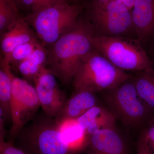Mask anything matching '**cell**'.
I'll list each match as a JSON object with an SVG mask.
<instances>
[{
	"label": "cell",
	"mask_w": 154,
	"mask_h": 154,
	"mask_svg": "<svg viewBox=\"0 0 154 154\" xmlns=\"http://www.w3.org/2000/svg\"><path fill=\"white\" fill-rule=\"evenodd\" d=\"M94 28L89 17H80L76 26L49 47L47 68L63 85L72 82L84 58L94 48Z\"/></svg>",
	"instance_id": "obj_1"
},
{
	"label": "cell",
	"mask_w": 154,
	"mask_h": 154,
	"mask_svg": "<svg viewBox=\"0 0 154 154\" xmlns=\"http://www.w3.org/2000/svg\"><path fill=\"white\" fill-rule=\"evenodd\" d=\"M82 6L61 0L52 5L31 12L24 18L42 45L49 47L78 24Z\"/></svg>",
	"instance_id": "obj_2"
},
{
	"label": "cell",
	"mask_w": 154,
	"mask_h": 154,
	"mask_svg": "<svg viewBox=\"0 0 154 154\" xmlns=\"http://www.w3.org/2000/svg\"><path fill=\"white\" fill-rule=\"evenodd\" d=\"M91 43L94 49L122 70L154 69L153 63L137 38L94 35Z\"/></svg>",
	"instance_id": "obj_3"
},
{
	"label": "cell",
	"mask_w": 154,
	"mask_h": 154,
	"mask_svg": "<svg viewBox=\"0 0 154 154\" xmlns=\"http://www.w3.org/2000/svg\"><path fill=\"white\" fill-rule=\"evenodd\" d=\"M131 77L93 48L80 64L72 86L75 91L96 94L115 88Z\"/></svg>",
	"instance_id": "obj_4"
},
{
	"label": "cell",
	"mask_w": 154,
	"mask_h": 154,
	"mask_svg": "<svg viewBox=\"0 0 154 154\" xmlns=\"http://www.w3.org/2000/svg\"><path fill=\"white\" fill-rule=\"evenodd\" d=\"M103 92L105 106L125 126L143 127L152 115L139 96L132 76Z\"/></svg>",
	"instance_id": "obj_5"
},
{
	"label": "cell",
	"mask_w": 154,
	"mask_h": 154,
	"mask_svg": "<svg viewBox=\"0 0 154 154\" xmlns=\"http://www.w3.org/2000/svg\"><path fill=\"white\" fill-rule=\"evenodd\" d=\"M19 146L28 154H74L62 136L54 118L38 119L17 135Z\"/></svg>",
	"instance_id": "obj_6"
},
{
	"label": "cell",
	"mask_w": 154,
	"mask_h": 154,
	"mask_svg": "<svg viewBox=\"0 0 154 154\" xmlns=\"http://www.w3.org/2000/svg\"><path fill=\"white\" fill-rule=\"evenodd\" d=\"M88 16L100 36H127L132 31L135 33L131 11L116 0L106 2L94 0Z\"/></svg>",
	"instance_id": "obj_7"
},
{
	"label": "cell",
	"mask_w": 154,
	"mask_h": 154,
	"mask_svg": "<svg viewBox=\"0 0 154 154\" xmlns=\"http://www.w3.org/2000/svg\"><path fill=\"white\" fill-rule=\"evenodd\" d=\"M8 72L12 83V126L10 134L16 137L28 124L40 107L34 86L24 79L16 76L11 66Z\"/></svg>",
	"instance_id": "obj_8"
},
{
	"label": "cell",
	"mask_w": 154,
	"mask_h": 154,
	"mask_svg": "<svg viewBox=\"0 0 154 154\" xmlns=\"http://www.w3.org/2000/svg\"><path fill=\"white\" fill-rule=\"evenodd\" d=\"M33 84L40 107L47 116L55 118L67 100L65 93L57 82L56 77L45 67L42 70Z\"/></svg>",
	"instance_id": "obj_9"
},
{
	"label": "cell",
	"mask_w": 154,
	"mask_h": 154,
	"mask_svg": "<svg viewBox=\"0 0 154 154\" xmlns=\"http://www.w3.org/2000/svg\"><path fill=\"white\" fill-rule=\"evenodd\" d=\"M85 149L88 154H129L128 144L116 128L95 131L88 137Z\"/></svg>",
	"instance_id": "obj_10"
},
{
	"label": "cell",
	"mask_w": 154,
	"mask_h": 154,
	"mask_svg": "<svg viewBox=\"0 0 154 154\" xmlns=\"http://www.w3.org/2000/svg\"><path fill=\"white\" fill-rule=\"evenodd\" d=\"M131 13L137 38L149 41L154 36V0H135Z\"/></svg>",
	"instance_id": "obj_11"
},
{
	"label": "cell",
	"mask_w": 154,
	"mask_h": 154,
	"mask_svg": "<svg viewBox=\"0 0 154 154\" xmlns=\"http://www.w3.org/2000/svg\"><path fill=\"white\" fill-rule=\"evenodd\" d=\"M38 39L36 33L24 18L20 17L10 28L1 34L2 56L6 57L21 45Z\"/></svg>",
	"instance_id": "obj_12"
},
{
	"label": "cell",
	"mask_w": 154,
	"mask_h": 154,
	"mask_svg": "<svg viewBox=\"0 0 154 154\" xmlns=\"http://www.w3.org/2000/svg\"><path fill=\"white\" fill-rule=\"evenodd\" d=\"M77 120L87 138L99 130L116 128V119L114 116L106 106L99 104L89 109Z\"/></svg>",
	"instance_id": "obj_13"
},
{
	"label": "cell",
	"mask_w": 154,
	"mask_h": 154,
	"mask_svg": "<svg viewBox=\"0 0 154 154\" xmlns=\"http://www.w3.org/2000/svg\"><path fill=\"white\" fill-rule=\"evenodd\" d=\"M99 104V99L95 93L87 91H75L74 94L67 100L62 110L54 119L57 121L65 119H77Z\"/></svg>",
	"instance_id": "obj_14"
},
{
	"label": "cell",
	"mask_w": 154,
	"mask_h": 154,
	"mask_svg": "<svg viewBox=\"0 0 154 154\" xmlns=\"http://www.w3.org/2000/svg\"><path fill=\"white\" fill-rule=\"evenodd\" d=\"M48 61V51L41 44L29 57L19 63L17 68L24 79L34 83L42 70L47 67Z\"/></svg>",
	"instance_id": "obj_15"
},
{
	"label": "cell",
	"mask_w": 154,
	"mask_h": 154,
	"mask_svg": "<svg viewBox=\"0 0 154 154\" xmlns=\"http://www.w3.org/2000/svg\"><path fill=\"white\" fill-rule=\"evenodd\" d=\"M57 122L63 137L74 152L85 149L88 138L77 119H65Z\"/></svg>",
	"instance_id": "obj_16"
},
{
	"label": "cell",
	"mask_w": 154,
	"mask_h": 154,
	"mask_svg": "<svg viewBox=\"0 0 154 154\" xmlns=\"http://www.w3.org/2000/svg\"><path fill=\"white\" fill-rule=\"evenodd\" d=\"M138 94L149 110L154 114V69L136 72L132 76Z\"/></svg>",
	"instance_id": "obj_17"
},
{
	"label": "cell",
	"mask_w": 154,
	"mask_h": 154,
	"mask_svg": "<svg viewBox=\"0 0 154 154\" xmlns=\"http://www.w3.org/2000/svg\"><path fill=\"white\" fill-rule=\"evenodd\" d=\"M9 63L1 57L0 62V111L6 120L12 121V83L8 72Z\"/></svg>",
	"instance_id": "obj_18"
},
{
	"label": "cell",
	"mask_w": 154,
	"mask_h": 154,
	"mask_svg": "<svg viewBox=\"0 0 154 154\" xmlns=\"http://www.w3.org/2000/svg\"><path fill=\"white\" fill-rule=\"evenodd\" d=\"M21 17L17 0H0V33L2 34Z\"/></svg>",
	"instance_id": "obj_19"
},
{
	"label": "cell",
	"mask_w": 154,
	"mask_h": 154,
	"mask_svg": "<svg viewBox=\"0 0 154 154\" xmlns=\"http://www.w3.org/2000/svg\"><path fill=\"white\" fill-rule=\"evenodd\" d=\"M41 44L38 39L24 43L14 48L6 57H2L9 63L10 66L14 64L17 66L19 63L29 57Z\"/></svg>",
	"instance_id": "obj_20"
},
{
	"label": "cell",
	"mask_w": 154,
	"mask_h": 154,
	"mask_svg": "<svg viewBox=\"0 0 154 154\" xmlns=\"http://www.w3.org/2000/svg\"><path fill=\"white\" fill-rule=\"evenodd\" d=\"M60 1L61 0H17L19 6L30 10V13L52 5Z\"/></svg>",
	"instance_id": "obj_21"
},
{
	"label": "cell",
	"mask_w": 154,
	"mask_h": 154,
	"mask_svg": "<svg viewBox=\"0 0 154 154\" xmlns=\"http://www.w3.org/2000/svg\"><path fill=\"white\" fill-rule=\"evenodd\" d=\"M140 135L145 140L150 151L154 154V114L143 126Z\"/></svg>",
	"instance_id": "obj_22"
},
{
	"label": "cell",
	"mask_w": 154,
	"mask_h": 154,
	"mask_svg": "<svg viewBox=\"0 0 154 154\" xmlns=\"http://www.w3.org/2000/svg\"><path fill=\"white\" fill-rule=\"evenodd\" d=\"M5 138L0 137V154H28L13 144L6 141Z\"/></svg>",
	"instance_id": "obj_23"
},
{
	"label": "cell",
	"mask_w": 154,
	"mask_h": 154,
	"mask_svg": "<svg viewBox=\"0 0 154 154\" xmlns=\"http://www.w3.org/2000/svg\"><path fill=\"white\" fill-rule=\"evenodd\" d=\"M136 154H152L149 150L145 140L141 135L137 143Z\"/></svg>",
	"instance_id": "obj_24"
},
{
	"label": "cell",
	"mask_w": 154,
	"mask_h": 154,
	"mask_svg": "<svg viewBox=\"0 0 154 154\" xmlns=\"http://www.w3.org/2000/svg\"><path fill=\"white\" fill-rule=\"evenodd\" d=\"M118 1L123 3L131 11L134 5L135 0H119Z\"/></svg>",
	"instance_id": "obj_25"
},
{
	"label": "cell",
	"mask_w": 154,
	"mask_h": 154,
	"mask_svg": "<svg viewBox=\"0 0 154 154\" xmlns=\"http://www.w3.org/2000/svg\"><path fill=\"white\" fill-rule=\"evenodd\" d=\"M99 2H109L111 0H97Z\"/></svg>",
	"instance_id": "obj_26"
}]
</instances>
